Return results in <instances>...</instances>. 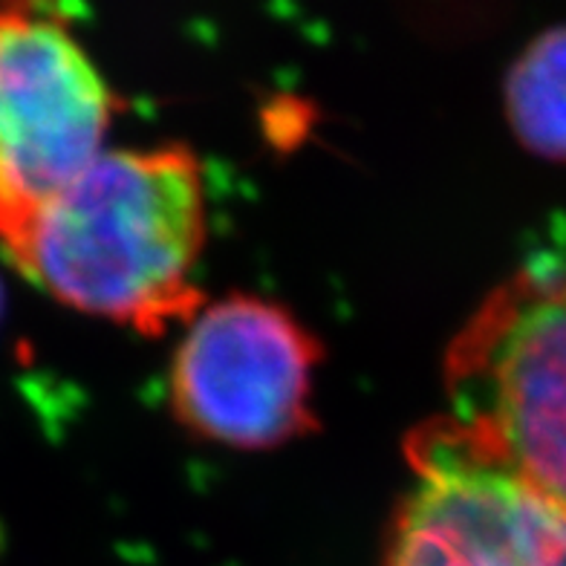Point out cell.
Instances as JSON below:
<instances>
[{
    "instance_id": "obj_4",
    "label": "cell",
    "mask_w": 566,
    "mask_h": 566,
    "mask_svg": "<svg viewBox=\"0 0 566 566\" xmlns=\"http://www.w3.org/2000/svg\"><path fill=\"white\" fill-rule=\"evenodd\" d=\"M321 344L286 306L229 295L188 321L171 361V410L182 424L238 448L313 431Z\"/></svg>"
},
{
    "instance_id": "obj_3",
    "label": "cell",
    "mask_w": 566,
    "mask_h": 566,
    "mask_svg": "<svg viewBox=\"0 0 566 566\" xmlns=\"http://www.w3.org/2000/svg\"><path fill=\"white\" fill-rule=\"evenodd\" d=\"M113 93L53 9L0 7V247L12 254L46 202L93 159Z\"/></svg>"
},
{
    "instance_id": "obj_5",
    "label": "cell",
    "mask_w": 566,
    "mask_h": 566,
    "mask_svg": "<svg viewBox=\"0 0 566 566\" xmlns=\"http://www.w3.org/2000/svg\"><path fill=\"white\" fill-rule=\"evenodd\" d=\"M385 566H566V514L480 457L448 417L405 442Z\"/></svg>"
},
{
    "instance_id": "obj_2",
    "label": "cell",
    "mask_w": 566,
    "mask_h": 566,
    "mask_svg": "<svg viewBox=\"0 0 566 566\" xmlns=\"http://www.w3.org/2000/svg\"><path fill=\"white\" fill-rule=\"evenodd\" d=\"M457 431L566 514V275L500 283L446 353Z\"/></svg>"
},
{
    "instance_id": "obj_6",
    "label": "cell",
    "mask_w": 566,
    "mask_h": 566,
    "mask_svg": "<svg viewBox=\"0 0 566 566\" xmlns=\"http://www.w3.org/2000/svg\"><path fill=\"white\" fill-rule=\"evenodd\" d=\"M506 107L523 145L541 157L566 163V27L537 35L514 61Z\"/></svg>"
},
{
    "instance_id": "obj_1",
    "label": "cell",
    "mask_w": 566,
    "mask_h": 566,
    "mask_svg": "<svg viewBox=\"0 0 566 566\" xmlns=\"http://www.w3.org/2000/svg\"><path fill=\"white\" fill-rule=\"evenodd\" d=\"M202 168L186 145L102 150L9 254L64 304L157 336L202 306Z\"/></svg>"
}]
</instances>
